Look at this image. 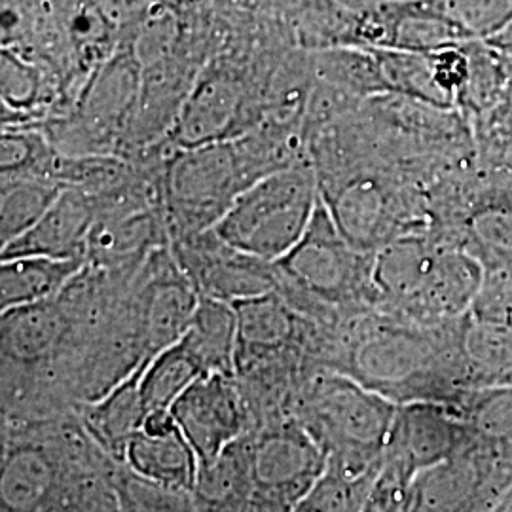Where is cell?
Here are the masks:
<instances>
[{
  "label": "cell",
  "instance_id": "1",
  "mask_svg": "<svg viewBox=\"0 0 512 512\" xmlns=\"http://www.w3.org/2000/svg\"><path fill=\"white\" fill-rule=\"evenodd\" d=\"M458 321L421 325L387 311H361L330 330L323 366L348 374L393 403L454 406L471 391Z\"/></svg>",
  "mask_w": 512,
  "mask_h": 512
},
{
  "label": "cell",
  "instance_id": "4",
  "mask_svg": "<svg viewBox=\"0 0 512 512\" xmlns=\"http://www.w3.org/2000/svg\"><path fill=\"white\" fill-rule=\"evenodd\" d=\"M374 255L349 243L321 196L308 232L289 255L275 262V268L279 281L293 285L327 325H334L378 308Z\"/></svg>",
  "mask_w": 512,
  "mask_h": 512
},
{
  "label": "cell",
  "instance_id": "22",
  "mask_svg": "<svg viewBox=\"0 0 512 512\" xmlns=\"http://www.w3.org/2000/svg\"><path fill=\"white\" fill-rule=\"evenodd\" d=\"M84 270V258L25 255L0 264V311L50 300L63 293Z\"/></svg>",
  "mask_w": 512,
  "mask_h": 512
},
{
  "label": "cell",
  "instance_id": "12",
  "mask_svg": "<svg viewBox=\"0 0 512 512\" xmlns=\"http://www.w3.org/2000/svg\"><path fill=\"white\" fill-rule=\"evenodd\" d=\"M478 440L473 429L450 404H399L385 446L384 465L414 478Z\"/></svg>",
  "mask_w": 512,
  "mask_h": 512
},
{
  "label": "cell",
  "instance_id": "17",
  "mask_svg": "<svg viewBox=\"0 0 512 512\" xmlns=\"http://www.w3.org/2000/svg\"><path fill=\"white\" fill-rule=\"evenodd\" d=\"M241 92L232 69H205L188 93L175 120V141L181 148L224 143L236 128L241 112Z\"/></svg>",
  "mask_w": 512,
  "mask_h": 512
},
{
  "label": "cell",
  "instance_id": "2",
  "mask_svg": "<svg viewBox=\"0 0 512 512\" xmlns=\"http://www.w3.org/2000/svg\"><path fill=\"white\" fill-rule=\"evenodd\" d=\"M484 266L437 230L387 243L374 255L378 310L421 325H444L469 313Z\"/></svg>",
  "mask_w": 512,
  "mask_h": 512
},
{
  "label": "cell",
  "instance_id": "15",
  "mask_svg": "<svg viewBox=\"0 0 512 512\" xmlns=\"http://www.w3.org/2000/svg\"><path fill=\"white\" fill-rule=\"evenodd\" d=\"M143 65L133 44H122L95 71L80 99L74 133L84 145H109L128 128L139 97Z\"/></svg>",
  "mask_w": 512,
  "mask_h": 512
},
{
  "label": "cell",
  "instance_id": "19",
  "mask_svg": "<svg viewBox=\"0 0 512 512\" xmlns=\"http://www.w3.org/2000/svg\"><path fill=\"white\" fill-rule=\"evenodd\" d=\"M147 365V363H145ZM145 365L114 385L103 397L82 404L76 414L86 433L110 459L124 463L131 440L143 429L147 406L141 395V376Z\"/></svg>",
  "mask_w": 512,
  "mask_h": 512
},
{
  "label": "cell",
  "instance_id": "30",
  "mask_svg": "<svg viewBox=\"0 0 512 512\" xmlns=\"http://www.w3.org/2000/svg\"><path fill=\"white\" fill-rule=\"evenodd\" d=\"M50 167V152L38 135L23 129L2 133V179H44L40 173H46Z\"/></svg>",
  "mask_w": 512,
  "mask_h": 512
},
{
  "label": "cell",
  "instance_id": "6",
  "mask_svg": "<svg viewBox=\"0 0 512 512\" xmlns=\"http://www.w3.org/2000/svg\"><path fill=\"white\" fill-rule=\"evenodd\" d=\"M258 512H291L329 469V456L294 416L260 423L249 433Z\"/></svg>",
  "mask_w": 512,
  "mask_h": 512
},
{
  "label": "cell",
  "instance_id": "28",
  "mask_svg": "<svg viewBox=\"0 0 512 512\" xmlns=\"http://www.w3.org/2000/svg\"><path fill=\"white\" fill-rule=\"evenodd\" d=\"M112 482L122 512H196L192 494L171 490L129 471L126 463H116Z\"/></svg>",
  "mask_w": 512,
  "mask_h": 512
},
{
  "label": "cell",
  "instance_id": "25",
  "mask_svg": "<svg viewBox=\"0 0 512 512\" xmlns=\"http://www.w3.org/2000/svg\"><path fill=\"white\" fill-rule=\"evenodd\" d=\"M59 194V186L48 179H2V247L27 234L46 215Z\"/></svg>",
  "mask_w": 512,
  "mask_h": 512
},
{
  "label": "cell",
  "instance_id": "5",
  "mask_svg": "<svg viewBox=\"0 0 512 512\" xmlns=\"http://www.w3.org/2000/svg\"><path fill=\"white\" fill-rule=\"evenodd\" d=\"M319 200L311 169L283 167L245 188L213 232L241 253L275 264L304 238Z\"/></svg>",
  "mask_w": 512,
  "mask_h": 512
},
{
  "label": "cell",
  "instance_id": "10",
  "mask_svg": "<svg viewBox=\"0 0 512 512\" xmlns=\"http://www.w3.org/2000/svg\"><path fill=\"white\" fill-rule=\"evenodd\" d=\"M179 429L205 465L256 429L241 384L232 374H203L171 408Z\"/></svg>",
  "mask_w": 512,
  "mask_h": 512
},
{
  "label": "cell",
  "instance_id": "32",
  "mask_svg": "<svg viewBox=\"0 0 512 512\" xmlns=\"http://www.w3.org/2000/svg\"><path fill=\"white\" fill-rule=\"evenodd\" d=\"M448 4L473 38L492 37L512 21V0H448Z\"/></svg>",
  "mask_w": 512,
  "mask_h": 512
},
{
  "label": "cell",
  "instance_id": "27",
  "mask_svg": "<svg viewBox=\"0 0 512 512\" xmlns=\"http://www.w3.org/2000/svg\"><path fill=\"white\" fill-rule=\"evenodd\" d=\"M471 124L480 169L488 175L512 179V90Z\"/></svg>",
  "mask_w": 512,
  "mask_h": 512
},
{
  "label": "cell",
  "instance_id": "29",
  "mask_svg": "<svg viewBox=\"0 0 512 512\" xmlns=\"http://www.w3.org/2000/svg\"><path fill=\"white\" fill-rule=\"evenodd\" d=\"M376 475L349 478L327 469L317 486L291 512H361Z\"/></svg>",
  "mask_w": 512,
  "mask_h": 512
},
{
  "label": "cell",
  "instance_id": "14",
  "mask_svg": "<svg viewBox=\"0 0 512 512\" xmlns=\"http://www.w3.org/2000/svg\"><path fill=\"white\" fill-rule=\"evenodd\" d=\"M202 294L177 262L150 260L147 272L131 291L147 361L181 342L198 310Z\"/></svg>",
  "mask_w": 512,
  "mask_h": 512
},
{
  "label": "cell",
  "instance_id": "20",
  "mask_svg": "<svg viewBox=\"0 0 512 512\" xmlns=\"http://www.w3.org/2000/svg\"><path fill=\"white\" fill-rule=\"evenodd\" d=\"M124 463L148 482L188 494L200 473V459L179 425L158 433L141 429L131 440Z\"/></svg>",
  "mask_w": 512,
  "mask_h": 512
},
{
  "label": "cell",
  "instance_id": "7",
  "mask_svg": "<svg viewBox=\"0 0 512 512\" xmlns=\"http://www.w3.org/2000/svg\"><path fill=\"white\" fill-rule=\"evenodd\" d=\"M511 486L501 444L478 439L414 476L404 512H492Z\"/></svg>",
  "mask_w": 512,
  "mask_h": 512
},
{
  "label": "cell",
  "instance_id": "16",
  "mask_svg": "<svg viewBox=\"0 0 512 512\" xmlns=\"http://www.w3.org/2000/svg\"><path fill=\"white\" fill-rule=\"evenodd\" d=\"M238 315L236 376L291 366L300 321L279 289L232 304Z\"/></svg>",
  "mask_w": 512,
  "mask_h": 512
},
{
  "label": "cell",
  "instance_id": "8",
  "mask_svg": "<svg viewBox=\"0 0 512 512\" xmlns=\"http://www.w3.org/2000/svg\"><path fill=\"white\" fill-rule=\"evenodd\" d=\"M247 165L241 147L215 143L183 148L167 177V198L175 217L192 234L211 228L232 207L245 186Z\"/></svg>",
  "mask_w": 512,
  "mask_h": 512
},
{
  "label": "cell",
  "instance_id": "13",
  "mask_svg": "<svg viewBox=\"0 0 512 512\" xmlns=\"http://www.w3.org/2000/svg\"><path fill=\"white\" fill-rule=\"evenodd\" d=\"M196 236L177 249L175 262L202 296L236 304L279 289V274L272 262L230 247L213 228Z\"/></svg>",
  "mask_w": 512,
  "mask_h": 512
},
{
  "label": "cell",
  "instance_id": "33",
  "mask_svg": "<svg viewBox=\"0 0 512 512\" xmlns=\"http://www.w3.org/2000/svg\"><path fill=\"white\" fill-rule=\"evenodd\" d=\"M482 40L494 54L495 61L499 63L501 71L512 88V21L507 23L501 31L494 33L492 37L482 38Z\"/></svg>",
  "mask_w": 512,
  "mask_h": 512
},
{
  "label": "cell",
  "instance_id": "3",
  "mask_svg": "<svg viewBox=\"0 0 512 512\" xmlns=\"http://www.w3.org/2000/svg\"><path fill=\"white\" fill-rule=\"evenodd\" d=\"M399 404L332 368L311 370L291 416L329 456V469L349 478L380 473Z\"/></svg>",
  "mask_w": 512,
  "mask_h": 512
},
{
  "label": "cell",
  "instance_id": "26",
  "mask_svg": "<svg viewBox=\"0 0 512 512\" xmlns=\"http://www.w3.org/2000/svg\"><path fill=\"white\" fill-rule=\"evenodd\" d=\"M454 408L478 439L494 444L512 442V384L471 389Z\"/></svg>",
  "mask_w": 512,
  "mask_h": 512
},
{
  "label": "cell",
  "instance_id": "31",
  "mask_svg": "<svg viewBox=\"0 0 512 512\" xmlns=\"http://www.w3.org/2000/svg\"><path fill=\"white\" fill-rule=\"evenodd\" d=\"M40 71L31 59L2 48V99L10 109H29L40 92Z\"/></svg>",
  "mask_w": 512,
  "mask_h": 512
},
{
  "label": "cell",
  "instance_id": "34",
  "mask_svg": "<svg viewBox=\"0 0 512 512\" xmlns=\"http://www.w3.org/2000/svg\"><path fill=\"white\" fill-rule=\"evenodd\" d=\"M492 512H512V486L509 488V492L503 495V499L495 505Z\"/></svg>",
  "mask_w": 512,
  "mask_h": 512
},
{
  "label": "cell",
  "instance_id": "11",
  "mask_svg": "<svg viewBox=\"0 0 512 512\" xmlns=\"http://www.w3.org/2000/svg\"><path fill=\"white\" fill-rule=\"evenodd\" d=\"M2 366L44 372L69 355L82 338L84 323L67 289L37 304L2 311Z\"/></svg>",
  "mask_w": 512,
  "mask_h": 512
},
{
  "label": "cell",
  "instance_id": "24",
  "mask_svg": "<svg viewBox=\"0 0 512 512\" xmlns=\"http://www.w3.org/2000/svg\"><path fill=\"white\" fill-rule=\"evenodd\" d=\"M202 366L181 342L150 359L141 376V395L148 412L171 410L184 391L203 376Z\"/></svg>",
  "mask_w": 512,
  "mask_h": 512
},
{
  "label": "cell",
  "instance_id": "18",
  "mask_svg": "<svg viewBox=\"0 0 512 512\" xmlns=\"http://www.w3.org/2000/svg\"><path fill=\"white\" fill-rule=\"evenodd\" d=\"M93 222V203L84 190H61L54 205L27 234L2 247V260L25 255L84 258Z\"/></svg>",
  "mask_w": 512,
  "mask_h": 512
},
{
  "label": "cell",
  "instance_id": "9",
  "mask_svg": "<svg viewBox=\"0 0 512 512\" xmlns=\"http://www.w3.org/2000/svg\"><path fill=\"white\" fill-rule=\"evenodd\" d=\"M486 272H512V179L482 169L435 228Z\"/></svg>",
  "mask_w": 512,
  "mask_h": 512
},
{
  "label": "cell",
  "instance_id": "23",
  "mask_svg": "<svg viewBox=\"0 0 512 512\" xmlns=\"http://www.w3.org/2000/svg\"><path fill=\"white\" fill-rule=\"evenodd\" d=\"M181 344L200 363L205 374L236 376L238 315L232 304L202 296Z\"/></svg>",
  "mask_w": 512,
  "mask_h": 512
},
{
  "label": "cell",
  "instance_id": "21",
  "mask_svg": "<svg viewBox=\"0 0 512 512\" xmlns=\"http://www.w3.org/2000/svg\"><path fill=\"white\" fill-rule=\"evenodd\" d=\"M192 501L196 512H258L249 433L230 444L219 458L200 465Z\"/></svg>",
  "mask_w": 512,
  "mask_h": 512
}]
</instances>
